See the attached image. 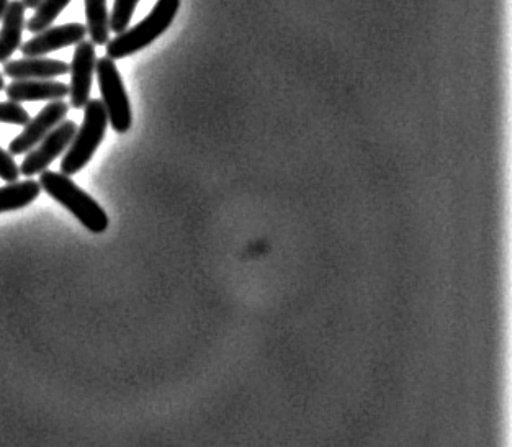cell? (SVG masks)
Listing matches in <instances>:
<instances>
[{
    "mask_svg": "<svg viewBox=\"0 0 512 447\" xmlns=\"http://www.w3.org/2000/svg\"><path fill=\"white\" fill-rule=\"evenodd\" d=\"M69 4H71V0H41L35 9V15L25 23V28L35 35L43 32L46 28H50L51 23L58 19Z\"/></svg>",
    "mask_w": 512,
    "mask_h": 447,
    "instance_id": "5bb4252c",
    "label": "cell"
},
{
    "mask_svg": "<svg viewBox=\"0 0 512 447\" xmlns=\"http://www.w3.org/2000/svg\"><path fill=\"white\" fill-rule=\"evenodd\" d=\"M20 177V169H18L17 163H15L12 154L7 153L5 149L0 146V179L5 182H17Z\"/></svg>",
    "mask_w": 512,
    "mask_h": 447,
    "instance_id": "e0dca14e",
    "label": "cell"
},
{
    "mask_svg": "<svg viewBox=\"0 0 512 447\" xmlns=\"http://www.w3.org/2000/svg\"><path fill=\"white\" fill-rule=\"evenodd\" d=\"M108 127V115L102 100H89L84 107V122L77 128L72 138L68 153L61 161V171L64 176H74L89 164L95 151L104 141Z\"/></svg>",
    "mask_w": 512,
    "mask_h": 447,
    "instance_id": "3957f363",
    "label": "cell"
},
{
    "mask_svg": "<svg viewBox=\"0 0 512 447\" xmlns=\"http://www.w3.org/2000/svg\"><path fill=\"white\" fill-rule=\"evenodd\" d=\"M138 4H140V0H115L112 15H110V32L120 35L128 30L131 17L135 14Z\"/></svg>",
    "mask_w": 512,
    "mask_h": 447,
    "instance_id": "9a60e30c",
    "label": "cell"
},
{
    "mask_svg": "<svg viewBox=\"0 0 512 447\" xmlns=\"http://www.w3.org/2000/svg\"><path fill=\"white\" fill-rule=\"evenodd\" d=\"M69 73V64L45 56L15 59L4 63V74L14 81H53Z\"/></svg>",
    "mask_w": 512,
    "mask_h": 447,
    "instance_id": "9c48e42d",
    "label": "cell"
},
{
    "mask_svg": "<svg viewBox=\"0 0 512 447\" xmlns=\"http://www.w3.org/2000/svg\"><path fill=\"white\" fill-rule=\"evenodd\" d=\"M41 194L40 182H12L0 187V213L14 212L33 204Z\"/></svg>",
    "mask_w": 512,
    "mask_h": 447,
    "instance_id": "7c38bea8",
    "label": "cell"
},
{
    "mask_svg": "<svg viewBox=\"0 0 512 447\" xmlns=\"http://www.w3.org/2000/svg\"><path fill=\"white\" fill-rule=\"evenodd\" d=\"M95 71H97L102 104L107 110L110 127L117 133H126L131 128L133 117H131L130 99L126 94L122 76L118 73L113 59L107 56L97 61Z\"/></svg>",
    "mask_w": 512,
    "mask_h": 447,
    "instance_id": "277c9868",
    "label": "cell"
},
{
    "mask_svg": "<svg viewBox=\"0 0 512 447\" xmlns=\"http://www.w3.org/2000/svg\"><path fill=\"white\" fill-rule=\"evenodd\" d=\"M76 131L77 125L71 120L59 123L58 127L45 136L41 145L33 149L32 153L27 154V158L23 159L20 174L25 177H33L46 171L54 159L69 148Z\"/></svg>",
    "mask_w": 512,
    "mask_h": 447,
    "instance_id": "5b68a950",
    "label": "cell"
},
{
    "mask_svg": "<svg viewBox=\"0 0 512 447\" xmlns=\"http://www.w3.org/2000/svg\"><path fill=\"white\" fill-rule=\"evenodd\" d=\"M69 105L63 100H53L51 104L46 105L33 120L25 125V130L15 138L9 145V153L12 156L25 154L32 151L40 141L45 140V136L58 127L59 123L64 122L68 115Z\"/></svg>",
    "mask_w": 512,
    "mask_h": 447,
    "instance_id": "8992f818",
    "label": "cell"
},
{
    "mask_svg": "<svg viewBox=\"0 0 512 447\" xmlns=\"http://www.w3.org/2000/svg\"><path fill=\"white\" fill-rule=\"evenodd\" d=\"M86 5L87 33L97 46L107 45L110 40V14L107 0H84Z\"/></svg>",
    "mask_w": 512,
    "mask_h": 447,
    "instance_id": "4fadbf2b",
    "label": "cell"
},
{
    "mask_svg": "<svg viewBox=\"0 0 512 447\" xmlns=\"http://www.w3.org/2000/svg\"><path fill=\"white\" fill-rule=\"evenodd\" d=\"M179 9L180 0H158L146 19L108 41L107 58L115 61L144 50L167 32V28L176 20Z\"/></svg>",
    "mask_w": 512,
    "mask_h": 447,
    "instance_id": "7a4b0ae2",
    "label": "cell"
},
{
    "mask_svg": "<svg viewBox=\"0 0 512 447\" xmlns=\"http://www.w3.org/2000/svg\"><path fill=\"white\" fill-rule=\"evenodd\" d=\"M87 35L86 25L82 23H66L61 27L46 28L36 33V37L20 46L25 58L50 55L53 51L63 50L68 46L79 45Z\"/></svg>",
    "mask_w": 512,
    "mask_h": 447,
    "instance_id": "ba28073f",
    "label": "cell"
},
{
    "mask_svg": "<svg viewBox=\"0 0 512 447\" xmlns=\"http://www.w3.org/2000/svg\"><path fill=\"white\" fill-rule=\"evenodd\" d=\"M30 122V115L22 105L15 102H0V123H9V125H18L25 127Z\"/></svg>",
    "mask_w": 512,
    "mask_h": 447,
    "instance_id": "2e32d148",
    "label": "cell"
},
{
    "mask_svg": "<svg viewBox=\"0 0 512 447\" xmlns=\"http://www.w3.org/2000/svg\"><path fill=\"white\" fill-rule=\"evenodd\" d=\"M95 64H97V58H95L94 43L81 41L74 51L71 66H69V73H71L69 97H71V105L74 109H84L90 100Z\"/></svg>",
    "mask_w": 512,
    "mask_h": 447,
    "instance_id": "52a82bcc",
    "label": "cell"
},
{
    "mask_svg": "<svg viewBox=\"0 0 512 447\" xmlns=\"http://www.w3.org/2000/svg\"><path fill=\"white\" fill-rule=\"evenodd\" d=\"M40 2L41 0H23V4H25V7H27V9H36Z\"/></svg>",
    "mask_w": 512,
    "mask_h": 447,
    "instance_id": "ac0fdd59",
    "label": "cell"
},
{
    "mask_svg": "<svg viewBox=\"0 0 512 447\" xmlns=\"http://www.w3.org/2000/svg\"><path fill=\"white\" fill-rule=\"evenodd\" d=\"M10 0H0V20L4 17L5 10L9 7Z\"/></svg>",
    "mask_w": 512,
    "mask_h": 447,
    "instance_id": "d6986e66",
    "label": "cell"
},
{
    "mask_svg": "<svg viewBox=\"0 0 512 447\" xmlns=\"http://www.w3.org/2000/svg\"><path fill=\"white\" fill-rule=\"evenodd\" d=\"M10 102H35V100H63L69 95L68 84L58 81H14L5 87Z\"/></svg>",
    "mask_w": 512,
    "mask_h": 447,
    "instance_id": "30bf717a",
    "label": "cell"
},
{
    "mask_svg": "<svg viewBox=\"0 0 512 447\" xmlns=\"http://www.w3.org/2000/svg\"><path fill=\"white\" fill-rule=\"evenodd\" d=\"M25 4L23 0H10L5 10L4 22L0 28V63L12 58L15 51L22 46V33L25 28Z\"/></svg>",
    "mask_w": 512,
    "mask_h": 447,
    "instance_id": "8fae6325",
    "label": "cell"
},
{
    "mask_svg": "<svg viewBox=\"0 0 512 447\" xmlns=\"http://www.w3.org/2000/svg\"><path fill=\"white\" fill-rule=\"evenodd\" d=\"M4 89H5L4 76H2V74H0V92L4 91Z\"/></svg>",
    "mask_w": 512,
    "mask_h": 447,
    "instance_id": "ffe728a7",
    "label": "cell"
},
{
    "mask_svg": "<svg viewBox=\"0 0 512 447\" xmlns=\"http://www.w3.org/2000/svg\"><path fill=\"white\" fill-rule=\"evenodd\" d=\"M41 189L51 199L68 208L74 217L86 226L90 233L100 235L108 228L107 213L89 194L71 181V177L53 171H43L40 177Z\"/></svg>",
    "mask_w": 512,
    "mask_h": 447,
    "instance_id": "6da1fadb",
    "label": "cell"
}]
</instances>
